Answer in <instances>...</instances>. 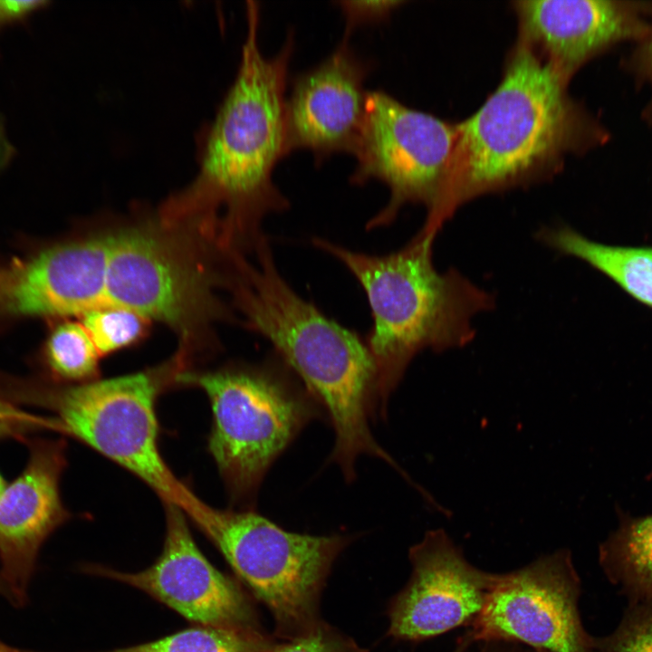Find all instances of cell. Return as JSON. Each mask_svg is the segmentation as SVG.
Wrapping results in <instances>:
<instances>
[{"label": "cell", "mask_w": 652, "mask_h": 652, "mask_svg": "<svg viewBox=\"0 0 652 652\" xmlns=\"http://www.w3.org/2000/svg\"><path fill=\"white\" fill-rule=\"evenodd\" d=\"M260 9L246 3L247 32L236 75L203 131L198 170L157 211L222 251L250 252L264 235L262 224L289 208L273 181L286 155V83L293 51L289 34L273 57L258 45Z\"/></svg>", "instance_id": "cell-1"}, {"label": "cell", "mask_w": 652, "mask_h": 652, "mask_svg": "<svg viewBox=\"0 0 652 652\" xmlns=\"http://www.w3.org/2000/svg\"><path fill=\"white\" fill-rule=\"evenodd\" d=\"M568 81L518 39L502 80L459 133L440 197L422 228L437 234L465 203L556 174L568 154L603 131L567 91Z\"/></svg>", "instance_id": "cell-2"}, {"label": "cell", "mask_w": 652, "mask_h": 652, "mask_svg": "<svg viewBox=\"0 0 652 652\" xmlns=\"http://www.w3.org/2000/svg\"><path fill=\"white\" fill-rule=\"evenodd\" d=\"M225 289L245 326L272 344L326 409L335 434L330 459L345 479L354 480L361 455L380 458L402 475L369 429V417L376 411L377 369L366 340L291 287L265 235L250 254L232 257Z\"/></svg>", "instance_id": "cell-3"}, {"label": "cell", "mask_w": 652, "mask_h": 652, "mask_svg": "<svg viewBox=\"0 0 652 652\" xmlns=\"http://www.w3.org/2000/svg\"><path fill=\"white\" fill-rule=\"evenodd\" d=\"M436 235L420 229L402 248L368 254L316 237L312 244L340 261L363 288L372 316L366 343L377 369L376 409L387 401L422 350L442 352L470 343L473 318L491 311L494 296L459 271L433 263Z\"/></svg>", "instance_id": "cell-4"}, {"label": "cell", "mask_w": 652, "mask_h": 652, "mask_svg": "<svg viewBox=\"0 0 652 652\" xmlns=\"http://www.w3.org/2000/svg\"><path fill=\"white\" fill-rule=\"evenodd\" d=\"M106 299L170 328L188 360L215 342V326L232 315L217 295L225 255L191 230L157 213L108 230Z\"/></svg>", "instance_id": "cell-5"}, {"label": "cell", "mask_w": 652, "mask_h": 652, "mask_svg": "<svg viewBox=\"0 0 652 652\" xmlns=\"http://www.w3.org/2000/svg\"><path fill=\"white\" fill-rule=\"evenodd\" d=\"M292 374L279 359L208 371L185 369L176 378L177 384L199 388L209 398L208 449L232 502L243 510H252L270 465L316 414Z\"/></svg>", "instance_id": "cell-6"}, {"label": "cell", "mask_w": 652, "mask_h": 652, "mask_svg": "<svg viewBox=\"0 0 652 652\" xmlns=\"http://www.w3.org/2000/svg\"><path fill=\"white\" fill-rule=\"evenodd\" d=\"M187 369L177 353L146 370L80 384L18 390L2 396L51 410L61 433L85 443L146 483L165 503L183 509L193 493L160 453L156 402L164 387Z\"/></svg>", "instance_id": "cell-7"}, {"label": "cell", "mask_w": 652, "mask_h": 652, "mask_svg": "<svg viewBox=\"0 0 652 652\" xmlns=\"http://www.w3.org/2000/svg\"><path fill=\"white\" fill-rule=\"evenodd\" d=\"M185 514L271 610L290 639L319 623V595L349 538L291 532L253 510L216 509L197 498Z\"/></svg>", "instance_id": "cell-8"}, {"label": "cell", "mask_w": 652, "mask_h": 652, "mask_svg": "<svg viewBox=\"0 0 652 652\" xmlns=\"http://www.w3.org/2000/svg\"><path fill=\"white\" fill-rule=\"evenodd\" d=\"M458 133V123L405 106L383 91H368L350 181H381L390 192L387 205L367 223L368 230L389 225L408 204L423 205L427 214L433 210Z\"/></svg>", "instance_id": "cell-9"}, {"label": "cell", "mask_w": 652, "mask_h": 652, "mask_svg": "<svg viewBox=\"0 0 652 652\" xmlns=\"http://www.w3.org/2000/svg\"><path fill=\"white\" fill-rule=\"evenodd\" d=\"M580 580L570 551L559 550L500 573L468 630L475 643L517 642L546 652H593L579 611Z\"/></svg>", "instance_id": "cell-10"}, {"label": "cell", "mask_w": 652, "mask_h": 652, "mask_svg": "<svg viewBox=\"0 0 652 652\" xmlns=\"http://www.w3.org/2000/svg\"><path fill=\"white\" fill-rule=\"evenodd\" d=\"M409 560L410 580L389 612V633L401 639H427L470 625L500 577L468 562L444 529L427 532Z\"/></svg>", "instance_id": "cell-11"}, {"label": "cell", "mask_w": 652, "mask_h": 652, "mask_svg": "<svg viewBox=\"0 0 652 652\" xmlns=\"http://www.w3.org/2000/svg\"><path fill=\"white\" fill-rule=\"evenodd\" d=\"M165 507L164 547L152 566L130 573L106 568L91 571L137 588L204 627L256 631L252 608L240 588L202 554L184 512L171 503Z\"/></svg>", "instance_id": "cell-12"}, {"label": "cell", "mask_w": 652, "mask_h": 652, "mask_svg": "<svg viewBox=\"0 0 652 652\" xmlns=\"http://www.w3.org/2000/svg\"><path fill=\"white\" fill-rule=\"evenodd\" d=\"M370 64L347 40L314 68L298 75L286 97V154L299 149L321 161L337 152L354 153L365 115L364 88Z\"/></svg>", "instance_id": "cell-13"}, {"label": "cell", "mask_w": 652, "mask_h": 652, "mask_svg": "<svg viewBox=\"0 0 652 652\" xmlns=\"http://www.w3.org/2000/svg\"><path fill=\"white\" fill-rule=\"evenodd\" d=\"M25 468L0 495V574L14 605L27 601L41 546L70 513L60 494L66 465L62 440L28 439Z\"/></svg>", "instance_id": "cell-14"}, {"label": "cell", "mask_w": 652, "mask_h": 652, "mask_svg": "<svg viewBox=\"0 0 652 652\" xmlns=\"http://www.w3.org/2000/svg\"><path fill=\"white\" fill-rule=\"evenodd\" d=\"M519 37L568 82L611 45L641 40L650 25L638 3L604 0L513 2Z\"/></svg>", "instance_id": "cell-15"}, {"label": "cell", "mask_w": 652, "mask_h": 652, "mask_svg": "<svg viewBox=\"0 0 652 652\" xmlns=\"http://www.w3.org/2000/svg\"><path fill=\"white\" fill-rule=\"evenodd\" d=\"M108 248V230H102L43 251L17 278L12 307L25 314L70 316L109 306Z\"/></svg>", "instance_id": "cell-16"}, {"label": "cell", "mask_w": 652, "mask_h": 652, "mask_svg": "<svg viewBox=\"0 0 652 652\" xmlns=\"http://www.w3.org/2000/svg\"><path fill=\"white\" fill-rule=\"evenodd\" d=\"M536 237L560 254L584 261L634 300L652 309V245L605 244L568 225L542 227Z\"/></svg>", "instance_id": "cell-17"}, {"label": "cell", "mask_w": 652, "mask_h": 652, "mask_svg": "<svg viewBox=\"0 0 652 652\" xmlns=\"http://www.w3.org/2000/svg\"><path fill=\"white\" fill-rule=\"evenodd\" d=\"M599 559L628 604L652 599V515L619 513V526L600 544Z\"/></svg>", "instance_id": "cell-18"}, {"label": "cell", "mask_w": 652, "mask_h": 652, "mask_svg": "<svg viewBox=\"0 0 652 652\" xmlns=\"http://www.w3.org/2000/svg\"><path fill=\"white\" fill-rule=\"evenodd\" d=\"M273 647L257 631L202 626L106 652H269Z\"/></svg>", "instance_id": "cell-19"}, {"label": "cell", "mask_w": 652, "mask_h": 652, "mask_svg": "<svg viewBox=\"0 0 652 652\" xmlns=\"http://www.w3.org/2000/svg\"><path fill=\"white\" fill-rule=\"evenodd\" d=\"M100 357L82 324L75 321L58 325L46 344L50 370L57 379L73 384L98 379Z\"/></svg>", "instance_id": "cell-20"}, {"label": "cell", "mask_w": 652, "mask_h": 652, "mask_svg": "<svg viewBox=\"0 0 652 652\" xmlns=\"http://www.w3.org/2000/svg\"><path fill=\"white\" fill-rule=\"evenodd\" d=\"M149 320L119 306H103L82 315V324L101 356L131 347L147 333Z\"/></svg>", "instance_id": "cell-21"}, {"label": "cell", "mask_w": 652, "mask_h": 652, "mask_svg": "<svg viewBox=\"0 0 652 652\" xmlns=\"http://www.w3.org/2000/svg\"><path fill=\"white\" fill-rule=\"evenodd\" d=\"M593 652H652V599L628 604L617 628L593 638Z\"/></svg>", "instance_id": "cell-22"}, {"label": "cell", "mask_w": 652, "mask_h": 652, "mask_svg": "<svg viewBox=\"0 0 652 652\" xmlns=\"http://www.w3.org/2000/svg\"><path fill=\"white\" fill-rule=\"evenodd\" d=\"M40 430L61 433L60 425L53 417L28 413L0 397V439L25 440L27 435Z\"/></svg>", "instance_id": "cell-23"}, {"label": "cell", "mask_w": 652, "mask_h": 652, "mask_svg": "<svg viewBox=\"0 0 652 652\" xmlns=\"http://www.w3.org/2000/svg\"><path fill=\"white\" fill-rule=\"evenodd\" d=\"M269 652H361L348 638L326 626L318 624L309 632L273 646Z\"/></svg>", "instance_id": "cell-24"}, {"label": "cell", "mask_w": 652, "mask_h": 652, "mask_svg": "<svg viewBox=\"0 0 652 652\" xmlns=\"http://www.w3.org/2000/svg\"><path fill=\"white\" fill-rule=\"evenodd\" d=\"M402 1H339L345 16L346 26L343 40H349L351 32L363 24H377L387 20Z\"/></svg>", "instance_id": "cell-25"}, {"label": "cell", "mask_w": 652, "mask_h": 652, "mask_svg": "<svg viewBox=\"0 0 652 652\" xmlns=\"http://www.w3.org/2000/svg\"><path fill=\"white\" fill-rule=\"evenodd\" d=\"M47 4L41 0H0V29L23 20Z\"/></svg>", "instance_id": "cell-26"}, {"label": "cell", "mask_w": 652, "mask_h": 652, "mask_svg": "<svg viewBox=\"0 0 652 652\" xmlns=\"http://www.w3.org/2000/svg\"><path fill=\"white\" fill-rule=\"evenodd\" d=\"M642 43L637 54V64L640 73L650 82L652 85V26L641 39Z\"/></svg>", "instance_id": "cell-27"}, {"label": "cell", "mask_w": 652, "mask_h": 652, "mask_svg": "<svg viewBox=\"0 0 652 652\" xmlns=\"http://www.w3.org/2000/svg\"><path fill=\"white\" fill-rule=\"evenodd\" d=\"M475 644L470 633L467 631L463 635L456 643V646L453 652H469L471 647Z\"/></svg>", "instance_id": "cell-28"}, {"label": "cell", "mask_w": 652, "mask_h": 652, "mask_svg": "<svg viewBox=\"0 0 652 652\" xmlns=\"http://www.w3.org/2000/svg\"><path fill=\"white\" fill-rule=\"evenodd\" d=\"M0 595L6 598L9 601H11V602L13 601L11 592H10L6 583L5 582L4 579L2 578L1 574H0Z\"/></svg>", "instance_id": "cell-29"}, {"label": "cell", "mask_w": 652, "mask_h": 652, "mask_svg": "<svg viewBox=\"0 0 652 652\" xmlns=\"http://www.w3.org/2000/svg\"><path fill=\"white\" fill-rule=\"evenodd\" d=\"M6 156H7V146L5 141V139L3 138V136L1 135V132H0V167L2 166L4 160L6 159Z\"/></svg>", "instance_id": "cell-30"}, {"label": "cell", "mask_w": 652, "mask_h": 652, "mask_svg": "<svg viewBox=\"0 0 652 652\" xmlns=\"http://www.w3.org/2000/svg\"><path fill=\"white\" fill-rule=\"evenodd\" d=\"M0 652H24V651L19 650L15 647H13L0 640Z\"/></svg>", "instance_id": "cell-31"}, {"label": "cell", "mask_w": 652, "mask_h": 652, "mask_svg": "<svg viewBox=\"0 0 652 652\" xmlns=\"http://www.w3.org/2000/svg\"><path fill=\"white\" fill-rule=\"evenodd\" d=\"M5 484L3 477L0 475V495L3 493V491L5 490Z\"/></svg>", "instance_id": "cell-32"}]
</instances>
